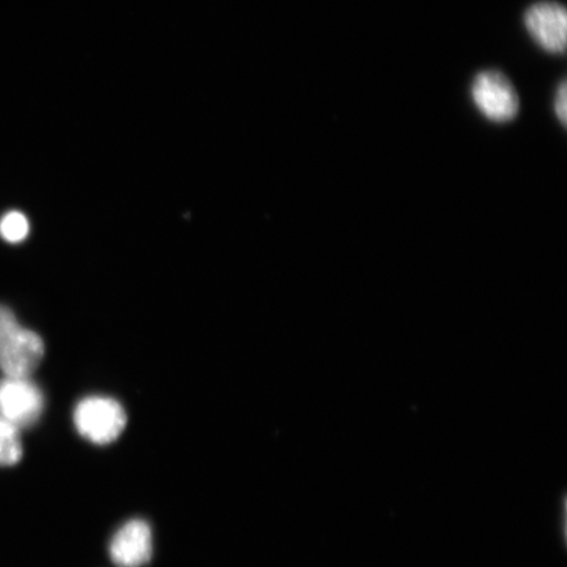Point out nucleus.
I'll return each instance as SVG.
<instances>
[{"mask_svg": "<svg viewBox=\"0 0 567 567\" xmlns=\"http://www.w3.org/2000/svg\"><path fill=\"white\" fill-rule=\"evenodd\" d=\"M42 410L44 395L30 378L0 380V417L24 429L40 420Z\"/></svg>", "mask_w": 567, "mask_h": 567, "instance_id": "4", "label": "nucleus"}, {"mask_svg": "<svg viewBox=\"0 0 567 567\" xmlns=\"http://www.w3.org/2000/svg\"><path fill=\"white\" fill-rule=\"evenodd\" d=\"M567 91H566V83L563 82L561 86L557 90V96L555 102V111L556 116L558 117L559 122L563 123V125H566V117H567Z\"/></svg>", "mask_w": 567, "mask_h": 567, "instance_id": "9", "label": "nucleus"}, {"mask_svg": "<svg viewBox=\"0 0 567 567\" xmlns=\"http://www.w3.org/2000/svg\"><path fill=\"white\" fill-rule=\"evenodd\" d=\"M527 31L544 51L563 54L567 42V13L557 2H538L530 6L524 17Z\"/></svg>", "mask_w": 567, "mask_h": 567, "instance_id": "5", "label": "nucleus"}, {"mask_svg": "<svg viewBox=\"0 0 567 567\" xmlns=\"http://www.w3.org/2000/svg\"><path fill=\"white\" fill-rule=\"evenodd\" d=\"M44 352L41 337L24 329L12 310L0 305V371L6 378H30Z\"/></svg>", "mask_w": 567, "mask_h": 567, "instance_id": "1", "label": "nucleus"}, {"mask_svg": "<svg viewBox=\"0 0 567 567\" xmlns=\"http://www.w3.org/2000/svg\"><path fill=\"white\" fill-rule=\"evenodd\" d=\"M110 556L118 567H142L153 556V534L148 524L141 519L126 522L110 544Z\"/></svg>", "mask_w": 567, "mask_h": 567, "instance_id": "6", "label": "nucleus"}, {"mask_svg": "<svg viewBox=\"0 0 567 567\" xmlns=\"http://www.w3.org/2000/svg\"><path fill=\"white\" fill-rule=\"evenodd\" d=\"M472 96L482 115L494 123H507L519 112V96L499 71L487 70L474 78Z\"/></svg>", "mask_w": 567, "mask_h": 567, "instance_id": "3", "label": "nucleus"}, {"mask_svg": "<svg viewBox=\"0 0 567 567\" xmlns=\"http://www.w3.org/2000/svg\"><path fill=\"white\" fill-rule=\"evenodd\" d=\"M30 233V223L20 212H9L0 219V236L7 243L19 244L24 240Z\"/></svg>", "mask_w": 567, "mask_h": 567, "instance_id": "8", "label": "nucleus"}, {"mask_svg": "<svg viewBox=\"0 0 567 567\" xmlns=\"http://www.w3.org/2000/svg\"><path fill=\"white\" fill-rule=\"evenodd\" d=\"M23 457L20 429L0 417V466L17 465Z\"/></svg>", "mask_w": 567, "mask_h": 567, "instance_id": "7", "label": "nucleus"}, {"mask_svg": "<svg viewBox=\"0 0 567 567\" xmlns=\"http://www.w3.org/2000/svg\"><path fill=\"white\" fill-rule=\"evenodd\" d=\"M74 423L78 432L87 441L105 445L115 442L123 434L126 414L116 400L92 395L78 403Z\"/></svg>", "mask_w": 567, "mask_h": 567, "instance_id": "2", "label": "nucleus"}]
</instances>
